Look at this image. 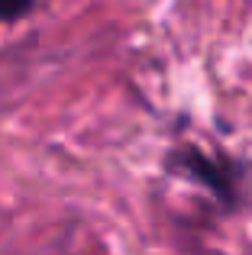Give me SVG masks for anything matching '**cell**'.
<instances>
[{"instance_id": "cell-2", "label": "cell", "mask_w": 252, "mask_h": 255, "mask_svg": "<svg viewBox=\"0 0 252 255\" xmlns=\"http://www.w3.org/2000/svg\"><path fill=\"white\" fill-rule=\"evenodd\" d=\"M32 6V0H0V23H10V19L26 16Z\"/></svg>"}, {"instance_id": "cell-1", "label": "cell", "mask_w": 252, "mask_h": 255, "mask_svg": "<svg viewBox=\"0 0 252 255\" xmlns=\"http://www.w3.org/2000/svg\"><path fill=\"white\" fill-rule=\"evenodd\" d=\"M175 158H178V165H181L191 178H197L201 184H207L210 191L220 194L223 200H233V181H230V174L227 171H217V165L210 162V158H204L201 152H194V149L178 152Z\"/></svg>"}]
</instances>
